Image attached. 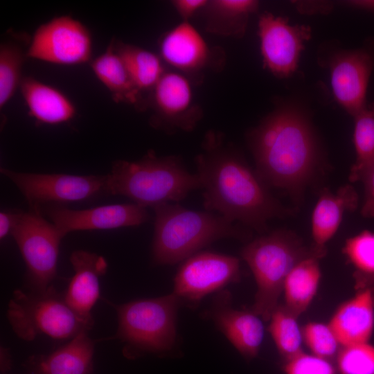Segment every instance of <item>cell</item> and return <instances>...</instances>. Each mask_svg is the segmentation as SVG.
<instances>
[{
    "label": "cell",
    "instance_id": "cell-12",
    "mask_svg": "<svg viewBox=\"0 0 374 374\" xmlns=\"http://www.w3.org/2000/svg\"><path fill=\"white\" fill-rule=\"evenodd\" d=\"M310 34L309 26H292L286 19L262 13L258 21V36L265 66L276 75L291 74Z\"/></svg>",
    "mask_w": 374,
    "mask_h": 374
},
{
    "label": "cell",
    "instance_id": "cell-38",
    "mask_svg": "<svg viewBox=\"0 0 374 374\" xmlns=\"http://www.w3.org/2000/svg\"><path fill=\"white\" fill-rule=\"evenodd\" d=\"M1 356H3V358L1 357V370L8 369L10 366L8 350L5 348H1Z\"/></svg>",
    "mask_w": 374,
    "mask_h": 374
},
{
    "label": "cell",
    "instance_id": "cell-6",
    "mask_svg": "<svg viewBox=\"0 0 374 374\" xmlns=\"http://www.w3.org/2000/svg\"><path fill=\"white\" fill-rule=\"evenodd\" d=\"M112 304L118 323L112 339L123 344L126 357L164 355L175 348L178 340L177 312L182 303L174 293L121 305Z\"/></svg>",
    "mask_w": 374,
    "mask_h": 374
},
{
    "label": "cell",
    "instance_id": "cell-30",
    "mask_svg": "<svg viewBox=\"0 0 374 374\" xmlns=\"http://www.w3.org/2000/svg\"><path fill=\"white\" fill-rule=\"evenodd\" d=\"M26 51L12 40H7L0 45V109L12 98L21 80V71Z\"/></svg>",
    "mask_w": 374,
    "mask_h": 374
},
{
    "label": "cell",
    "instance_id": "cell-33",
    "mask_svg": "<svg viewBox=\"0 0 374 374\" xmlns=\"http://www.w3.org/2000/svg\"><path fill=\"white\" fill-rule=\"evenodd\" d=\"M283 368L285 374H336L330 360L303 351L285 362Z\"/></svg>",
    "mask_w": 374,
    "mask_h": 374
},
{
    "label": "cell",
    "instance_id": "cell-27",
    "mask_svg": "<svg viewBox=\"0 0 374 374\" xmlns=\"http://www.w3.org/2000/svg\"><path fill=\"white\" fill-rule=\"evenodd\" d=\"M353 142L356 160L350 168L349 180L361 181L374 166V103L367 104L355 115Z\"/></svg>",
    "mask_w": 374,
    "mask_h": 374
},
{
    "label": "cell",
    "instance_id": "cell-22",
    "mask_svg": "<svg viewBox=\"0 0 374 374\" xmlns=\"http://www.w3.org/2000/svg\"><path fill=\"white\" fill-rule=\"evenodd\" d=\"M19 89L30 116L48 125L66 123L73 118L76 107L61 91L32 77H24Z\"/></svg>",
    "mask_w": 374,
    "mask_h": 374
},
{
    "label": "cell",
    "instance_id": "cell-37",
    "mask_svg": "<svg viewBox=\"0 0 374 374\" xmlns=\"http://www.w3.org/2000/svg\"><path fill=\"white\" fill-rule=\"evenodd\" d=\"M350 3L358 8L374 12V1H353Z\"/></svg>",
    "mask_w": 374,
    "mask_h": 374
},
{
    "label": "cell",
    "instance_id": "cell-26",
    "mask_svg": "<svg viewBox=\"0 0 374 374\" xmlns=\"http://www.w3.org/2000/svg\"><path fill=\"white\" fill-rule=\"evenodd\" d=\"M258 3L253 0L209 1L205 8L206 26L210 31L226 36L242 35L249 15Z\"/></svg>",
    "mask_w": 374,
    "mask_h": 374
},
{
    "label": "cell",
    "instance_id": "cell-4",
    "mask_svg": "<svg viewBox=\"0 0 374 374\" xmlns=\"http://www.w3.org/2000/svg\"><path fill=\"white\" fill-rule=\"evenodd\" d=\"M201 188L198 175L190 173L175 156L149 152L135 161L117 160L107 175L106 192L123 195L147 208L178 202Z\"/></svg>",
    "mask_w": 374,
    "mask_h": 374
},
{
    "label": "cell",
    "instance_id": "cell-25",
    "mask_svg": "<svg viewBox=\"0 0 374 374\" xmlns=\"http://www.w3.org/2000/svg\"><path fill=\"white\" fill-rule=\"evenodd\" d=\"M112 42L137 88L141 92L151 91L166 72L161 57L132 44L114 39Z\"/></svg>",
    "mask_w": 374,
    "mask_h": 374
},
{
    "label": "cell",
    "instance_id": "cell-31",
    "mask_svg": "<svg viewBox=\"0 0 374 374\" xmlns=\"http://www.w3.org/2000/svg\"><path fill=\"white\" fill-rule=\"evenodd\" d=\"M335 359L340 374H374V346L369 341L341 346Z\"/></svg>",
    "mask_w": 374,
    "mask_h": 374
},
{
    "label": "cell",
    "instance_id": "cell-34",
    "mask_svg": "<svg viewBox=\"0 0 374 374\" xmlns=\"http://www.w3.org/2000/svg\"><path fill=\"white\" fill-rule=\"evenodd\" d=\"M361 181L364 187L361 214L364 217L374 218V166L366 173Z\"/></svg>",
    "mask_w": 374,
    "mask_h": 374
},
{
    "label": "cell",
    "instance_id": "cell-15",
    "mask_svg": "<svg viewBox=\"0 0 374 374\" xmlns=\"http://www.w3.org/2000/svg\"><path fill=\"white\" fill-rule=\"evenodd\" d=\"M204 316L245 359L251 360L258 355L265 335L262 321L251 310L234 308L229 291H218Z\"/></svg>",
    "mask_w": 374,
    "mask_h": 374
},
{
    "label": "cell",
    "instance_id": "cell-32",
    "mask_svg": "<svg viewBox=\"0 0 374 374\" xmlns=\"http://www.w3.org/2000/svg\"><path fill=\"white\" fill-rule=\"evenodd\" d=\"M301 330L311 354L330 361L336 358L341 346L328 323L308 322Z\"/></svg>",
    "mask_w": 374,
    "mask_h": 374
},
{
    "label": "cell",
    "instance_id": "cell-5",
    "mask_svg": "<svg viewBox=\"0 0 374 374\" xmlns=\"http://www.w3.org/2000/svg\"><path fill=\"white\" fill-rule=\"evenodd\" d=\"M241 257L251 270L257 286L251 311L268 321L278 305L286 277L301 260L323 256L311 245L307 247L294 233L275 231L248 242Z\"/></svg>",
    "mask_w": 374,
    "mask_h": 374
},
{
    "label": "cell",
    "instance_id": "cell-8",
    "mask_svg": "<svg viewBox=\"0 0 374 374\" xmlns=\"http://www.w3.org/2000/svg\"><path fill=\"white\" fill-rule=\"evenodd\" d=\"M11 235L26 263L32 290H46L56 276L60 244L65 235L40 210L31 208L22 212Z\"/></svg>",
    "mask_w": 374,
    "mask_h": 374
},
{
    "label": "cell",
    "instance_id": "cell-24",
    "mask_svg": "<svg viewBox=\"0 0 374 374\" xmlns=\"http://www.w3.org/2000/svg\"><path fill=\"white\" fill-rule=\"evenodd\" d=\"M319 260L314 256L301 260L285 278L284 305L298 317L307 310L316 296L321 278Z\"/></svg>",
    "mask_w": 374,
    "mask_h": 374
},
{
    "label": "cell",
    "instance_id": "cell-1",
    "mask_svg": "<svg viewBox=\"0 0 374 374\" xmlns=\"http://www.w3.org/2000/svg\"><path fill=\"white\" fill-rule=\"evenodd\" d=\"M195 162L206 211L259 233L267 230L269 220L287 213L257 172L223 145L220 134L206 136Z\"/></svg>",
    "mask_w": 374,
    "mask_h": 374
},
{
    "label": "cell",
    "instance_id": "cell-36",
    "mask_svg": "<svg viewBox=\"0 0 374 374\" xmlns=\"http://www.w3.org/2000/svg\"><path fill=\"white\" fill-rule=\"evenodd\" d=\"M22 212L3 211L0 213V239L2 240L11 234Z\"/></svg>",
    "mask_w": 374,
    "mask_h": 374
},
{
    "label": "cell",
    "instance_id": "cell-35",
    "mask_svg": "<svg viewBox=\"0 0 374 374\" xmlns=\"http://www.w3.org/2000/svg\"><path fill=\"white\" fill-rule=\"evenodd\" d=\"M208 2V0H174L172 4L183 21H189L199 11L205 9Z\"/></svg>",
    "mask_w": 374,
    "mask_h": 374
},
{
    "label": "cell",
    "instance_id": "cell-2",
    "mask_svg": "<svg viewBox=\"0 0 374 374\" xmlns=\"http://www.w3.org/2000/svg\"><path fill=\"white\" fill-rule=\"evenodd\" d=\"M256 172L267 185L299 195L311 178L317 152L312 132L298 114L268 116L250 134Z\"/></svg>",
    "mask_w": 374,
    "mask_h": 374
},
{
    "label": "cell",
    "instance_id": "cell-3",
    "mask_svg": "<svg viewBox=\"0 0 374 374\" xmlns=\"http://www.w3.org/2000/svg\"><path fill=\"white\" fill-rule=\"evenodd\" d=\"M155 213L152 246L153 262L174 265L222 238L248 240L251 233L218 213L195 211L178 204L163 203Z\"/></svg>",
    "mask_w": 374,
    "mask_h": 374
},
{
    "label": "cell",
    "instance_id": "cell-28",
    "mask_svg": "<svg viewBox=\"0 0 374 374\" xmlns=\"http://www.w3.org/2000/svg\"><path fill=\"white\" fill-rule=\"evenodd\" d=\"M343 253L355 269L356 289L374 290V232L364 230L348 238Z\"/></svg>",
    "mask_w": 374,
    "mask_h": 374
},
{
    "label": "cell",
    "instance_id": "cell-13",
    "mask_svg": "<svg viewBox=\"0 0 374 374\" xmlns=\"http://www.w3.org/2000/svg\"><path fill=\"white\" fill-rule=\"evenodd\" d=\"M154 125L167 130H192L200 117L193 87L186 75L166 71L150 91Z\"/></svg>",
    "mask_w": 374,
    "mask_h": 374
},
{
    "label": "cell",
    "instance_id": "cell-18",
    "mask_svg": "<svg viewBox=\"0 0 374 374\" xmlns=\"http://www.w3.org/2000/svg\"><path fill=\"white\" fill-rule=\"evenodd\" d=\"M159 51L164 62L187 73L203 69L211 56L207 42L189 21H182L164 34Z\"/></svg>",
    "mask_w": 374,
    "mask_h": 374
},
{
    "label": "cell",
    "instance_id": "cell-21",
    "mask_svg": "<svg viewBox=\"0 0 374 374\" xmlns=\"http://www.w3.org/2000/svg\"><path fill=\"white\" fill-rule=\"evenodd\" d=\"M94 345L82 331L51 353L32 359L28 374H91Z\"/></svg>",
    "mask_w": 374,
    "mask_h": 374
},
{
    "label": "cell",
    "instance_id": "cell-29",
    "mask_svg": "<svg viewBox=\"0 0 374 374\" xmlns=\"http://www.w3.org/2000/svg\"><path fill=\"white\" fill-rule=\"evenodd\" d=\"M298 318L284 304H278L269 320L268 331L285 362L303 351L302 330Z\"/></svg>",
    "mask_w": 374,
    "mask_h": 374
},
{
    "label": "cell",
    "instance_id": "cell-23",
    "mask_svg": "<svg viewBox=\"0 0 374 374\" xmlns=\"http://www.w3.org/2000/svg\"><path fill=\"white\" fill-rule=\"evenodd\" d=\"M90 66L116 103H127L136 108L145 107L142 92L134 84L112 42L103 53L90 62Z\"/></svg>",
    "mask_w": 374,
    "mask_h": 374
},
{
    "label": "cell",
    "instance_id": "cell-19",
    "mask_svg": "<svg viewBox=\"0 0 374 374\" xmlns=\"http://www.w3.org/2000/svg\"><path fill=\"white\" fill-rule=\"evenodd\" d=\"M328 324L341 346L368 342L374 330V290H357L338 307Z\"/></svg>",
    "mask_w": 374,
    "mask_h": 374
},
{
    "label": "cell",
    "instance_id": "cell-11",
    "mask_svg": "<svg viewBox=\"0 0 374 374\" xmlns=\"http://www.w3.org/2000/svg\"><path fill=\"white\" fill-rule=\"evenodd\" d=\"M240 277L238 258L201 251L186 259L174 278V293L182 304L197 305L204 297L218 292Z\"/></svg>",
    "mask_w": 374,
    "mask_h": 374
},
{
    "label": "cell",
    "instance_id": "cell-9",
    "mask_svg": "<svg viewBox=\"0 0 374 374\" xmlns=\"http://www.w3.org/2000/svg\"><path fill=\"white\" fill-rule=\"evenodd\" d=\"M23 194L31 209L39 210L42 204H69L97 197L106 192L107 175H75L16 172L1 168Z\"/></svg>",
    "mask_w": 374,
    "mask_h": 374
},
{
    "label": "cell",
    "instance_id": "cell-16",
    "mask_svg": "<svg viewBox=\"0 0 374 374\" xmlns=\"http://www.w3.org/2000/svg\"><path fill=\"white\" fill-rule=\"evenodd\" d=\"M373 68L374 60L364 50L345 52L332 60L331 85L334 95L353 116L366 105V89Z\"/></svg>",
    "mask_w": 374,
    "mask_h": 374
},
{
    "label": "cell",
    "instance_id": "cell-7",
    "mask_svg": "<svg viewBox=\"0 0 374 374\" xmlns=\"http://www.w3.org/2000/svg\"><path fill=\"white\" fill-rule=\"evenodd\" d=\"M7 318L15 335L28 341L40 335L55 339H72L89 331L93 324L74 312L64 295L52 286L45 291L15 290L8 305Z\"/></svg>",
    "mask_w": 374,
    "mask_h": 374
},
{
    "label": "cell",
    "instance_id": "cell-10",
    "mask_svg": "<svg viewBox=\"0 0 374 374\" xmlns=\"http://www.w3.org/2000/svg\"><path fill=\"white\" fill-rule=\"evenodd\" d=\"M92 54V38L89 29L69 15L55 17L35 31L27 58L60 65L88 62Z\"/></svg>",
    "mask_w": 374,
    "mask_h": 374
},
{
    "label": "cell",
    "instance_id": "cell-14",
    "mask_svg": "<svg viewBox=\"0 0 374 374\" xmlns=\"http://www.w3.org/2000/svg\"><path fill=\"white\" fill-rule=\"evenodd\" d=\"M46 213L64 235L77 231L139 226L150 218L146 208L135 203L110 204L81 210L51 205L46 208Z\"/></svg>",
    "mask_w": 374,
    "mask_h": 374
},
{
    "label": "cell",
    "instance_id": "cell-20",
    "mask_svg": "<svg viewBox=\"0 0 374 374\" xmlns=\"http://www.w3.org/2000/svg\"><path fill=\"white\" fill-rule=\"evenodd\" d=\"M358 206V195L350 185L341 186L333 193L324 188L312 215V246L321 255L326 254V243L337 232L343 215Z\"/></svg>",
    "mask_w": 374,
    "mask_h": 374
},
{
    "label": "cell",
    "instance_id": "cell-17",
    "mask_svg": "<svg viewBox=\"0 0 374 374\" xmlns=\"http://www.w3.org/2000/svg\"><path fill=\"white\" fill-rule=\"evenodd\" d=\"M74 274L64 298L69 306L84 320L93 323L91 311L100 298V278L107 269L105 258L85 250L70 256Z\"/></svg>",
    "mask_w": 374,
    "mask_h": 374
}]
</instances>
